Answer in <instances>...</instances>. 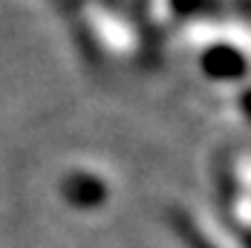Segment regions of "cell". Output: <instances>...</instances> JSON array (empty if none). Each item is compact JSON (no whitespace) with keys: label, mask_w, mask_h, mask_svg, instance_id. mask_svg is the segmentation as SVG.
Instances as JSON below:
<instances>
[{"label":"cell","mask_w":251,"mask_h":248,"mask_svg":"<svg viewBox=\"0 0 251 248\" xmlns=\"http://www.w3.org/2000/svg\"><path fill=\"white\" fill-rule=\"evenodd\" d=\"M64 197L78 208H96L107 199V185L96 174H73L64 179Z\"/></svg>","instance_id":"cell-1"},{"label":"cell","mask_w":251,"mask_h":248,"mask_svg":"<svg viewBox=\"0 0 251 248\" xmlns=\"http://www.w3.org/2000/svg\"><path fill=\"white\" fill-rule=\"evenodd\" d=\"M202 67H205V73L211 75V78L228 81V78L243 75V70H246V61H243V55H240V52L231 50V47H214V50L205 52Z\"/></svg>","instance_id":"cell-2"},{"label":"cell","mask_w":251,"mask_h":248,"mask_svg":"<svg viewBox=\"0 0 251 248\" xmlns=\"http://www.w3.org/2000/svg\"><path fill=\"white\" fill-rule=\"evenodd\" d=\"M176 231H179V237L188 243V248H211V243L200 234V228L194 223H188V220H182V217H176Z\"/></svg>","instance_id":"cell-3"},{"label":"cell","mask_w":251,"mask_h":248,"mask_svg":"<svg viewBox=\"0 0 251 248\" xmlns=\"http://www.w3.org/2000/svg\"><path fill=\"white\" fill-rule=\"evenodd\" d=\"M243 110H246V116L251 119V90L246 93V96H243Z\"/></svg>","instance_id":"cell-4"},{"label":"cell","mask_w":251,"mask_h":248,"mask_svg":"<svg viewBox=\"0 0 251 248\" xmlns=\"http://www.w3.org/2000/svg\"><path fill=\"white\" fill-rule=\"evenodd\" d=\"M246 246H249V248H251V234H249V237H246Z\"/></svg>","instance_id":"cell-5"}]
</instances>
